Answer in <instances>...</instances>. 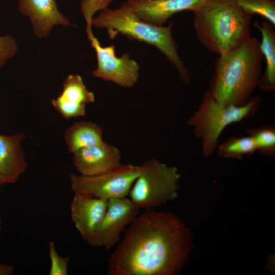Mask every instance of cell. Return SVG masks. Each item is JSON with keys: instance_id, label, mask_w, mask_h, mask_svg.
<instances>
[{"instance_id": "cell-25", "label": "cell", "mask_w": 275, "mask_h": 275, "mask_svg": "<svg viewBox=\"0 0 275 275\" xmlns=\"http://www.w3.org/2000/svg\"><path fill=\"white\" fill-rule=\"evenodd\" d=\"M2 220L0 218V232H1V230H2Z\"/></svg>"}, {"instance_id": "cell-11", "label": "cell", "mask_w": 275, "mask_h": 275, "mask_svg": "<svg viewBox=\"0 0 275 275\" xmlns=\"http://www.w3.org/2000/svg\"><path fill=\"white\" fill-rule=\"evenodd\" d=\"M70 204V216L82 238L91 240L105 213L108 201L89 195L74 193Z\"/></svg>"}, {"instance_id": "cell-9", "label": "cell", "mask_w": 275, "mask_h": 275, "mask_svg": "<svg viewBox=\"0 0 275 275\" xmlns=\"http://www.w3.org/2000/svg\"><path fill=\"white\" fill-rule=\"evenodd\" d=\"M139 209L127 197L108 200L104 216L88 244L106 249L115 246L122 233L138 215Z\"/></svg>"}, {"instance_id": "cell-3", "label": "cell", "mask_w": 275, "mask_h": 275, "mask_svg": "<svg viewBox=\"0 0 275 275\" xmlns=\"http://www.w3.org/2000/svg\"><path fill=\"white\" fill-rule=\"evenodd\" d=\"M194 14V28L199 41L218 56L237 47L251 36L252 16L234 0H208Z\"/></svg>"}, {"instance_id": "cell-1", "label": "cell", "mask_w": 275, "mask_h": 275, "mask_svg": "<svg viewBox=\"0 0 275 275\" xmlns=\"http://www.w3.org/2000/svg\"><path fill=\"white\" fill-rule=\"evenodd\" d=\"M190 235L170 212L146 209L138 215L107 260L109 275H175L186 262Z\"/></svg>"}, {"instance_id": "cell-22", "label": "cell", "mask_w": 275, "mask_h": 275, "mask_svg": "<svg viewBox=\"0 0 275 275\" xmlns=\"http://www.w3.org/2000/svg\"><path fill=\"white\" fill-rule=\"evenodd\" d=\"M17 49V44L11 35L0 36V68L15 56Z\"/></svg>"}, {"instance_id": "cell-6", "label": "cell", "mask_w": 275, "mask_h": 275, "mask_svg": "<svg viewBox=\"0 0 275 275\" xmlns=\"http://www.w3.org/2000/svg\"><path fill=\"white\" fill-rule=\"evenodd\" d=\"M107 5L106 0H82L81 2V11L87 23L86 31L91 45L95 50L97 60V67L93 75L123 87L131 88L138 80V64L127 53L117 57L114 45L102 46L92 31L93 15L98 10L106 8Z\"/></svg>"}, {"instance_id": "cell-21", "label": "cell", "mask_w": 275, "mask_h": 275, "mask_svg": "<svg viewBox=\"0 0 275 275\" xmlns=\"http://www.w3.org/2000/svg\"><path fill=\"white\" fill-rule=\"evenodd\" d=\"M49 257L50 260L49 275H67L69 257H62L57 252L54 243L48 242Z\"/></svg>"}, {"instance_id": "cell-23", "label": "cell", "mask_w": 275, "mask_h": 275, "mask_svg": "<svg viewBox=\"0 0 275 275\" xmlns=\"http://www.w3.org/2000/svg\"><path fill=\"white\" fill-rule=\"evenodd\" d=\"M14 267L10 264H0V275H11L14 273Z\"/></svg>"}, {"instance_id": "cell-8", "label": "cell", "mask_w": 275, "mask_h": 275, "mask_svg": "<svg viewBox=\"0 0 275 275\" xmlns=\"http://www.w3.org/2000/svg\"><path fill=\"white\" fill-rule=\"evenodd\" d=\"M140 169L139 166L128 164L95 176L71 174L69 176L71 188L74 193L87 194L107 201L127 197Z\"/></svg>"}, {"instance_id": "cell-15", "label": "cell", "mask_w": 275, "mask_h": 275, "mask_svg": "<svg viewBox=\"0 0 275 275\" xmlns=\"http://www.w3.org/2000/svg\"><path fill=\"white\" fill-rule=\"evenodd\" d=\"M24 138L22 132L10 135L0 134V174L4 184L16 183L26 169L21 147Z\"/></svg>"}, {"instance_id": "cell-5", "label": "cell", "mask_w": 275, "mask_h": 275, "mask_svg": "<svg viewBox=\"0 0 275 275\" xmlns=\"http://www.w3.org/2000/svg\"><path fill=\"white\" fill-rule=\"evenodd\" d=\"M258 97H251L243 105H225L217 102L208 90L204 93L199 108L187 120L194 133L202 141V154L205 157L216 150L219 138L229 125L252 117L260 105Z\"/></svg>"}, {"instance_id": "cell-18", "label": "cell", "mask_w": 275, "mask_h": 275, "mask_svg": "<svg viewBox=\"0 0 275 275\" xmlns=\"http://www.w3.org/2000/svg\"><path fill=\"white\" fill-rule=\"evenodd\" d=\"M255 151V144L249 135L230 137L217 147L218 155L229 158L240 159L245 156L252 155Z\"/></svg>"}, {"instance_id": "cell-17", "label": "cell", "mask_w": 275, "mask_h": 275, "mask_svg": "<svg viewBox=\"0 0 275 275\" xmlns=\"http://www.w3.org/2000/svg\"><path fill=\"white\" fill-rule=\"evenodd\" d=\"M102 130L98 125L89 121L75 122L64 133L69 152L73 154L82 148L103 142Z\"/></svg>"}, {"instance_id": "cell-2", "label": "cell", "mask_w": 275, "mask_h": 275, "mask_svg": "<svg viewBox=\"0 0 275 275\" xmlns=\"http://www.w3.org/2000/svg\"><path fill=\"white\" fill-rule=\"evenodd\" d=\"M260 41L251 36L237 47L218 56L208 90L225 105L244 104L258 87L263 57Z\"/></svg>"}, {"instance_id": "cell-13", "label": "cell", "mask_w": 275, "mask_h": 275, "mask_svg": "<svg viewBox=\"0 0 275 275\" xmlns=\"http://www.w3.org/2000/svg\"><path fill=\"white\" fill-rule=\"evenodd\" d=\"M95 95L77 74L68 75L63 84L62 91L51 103L57 112L65 119L83 117L86 105L94 102Z\"/></svg>"}, {"instance_id": "cell-19", "label": "cell", "mask_w": 275, "mask_h": 275, "mask_svg": "<svg viewBox=\"0 0 275 275\" xmlns=\"http://www.w3.org/2000/svg\"><path fill=\"white\" fill-rule=\"evenodd\" d=\"M245 13L252 16L257 15L275 26V0H234Z\"/></svg>"}, {"instance_id": "cell-20", "label": "cell", "mask_w": 275, "mask_h": 275, "mask_svg": "<svg viewBox=\"0 0 275 275\" xmlns=\"http://www.w3.org/2000/svg\"><path fill=\"white\" fill-rule=\"evenodd\" d=\"M248 133L254 141L256 151L269 156H273L274 155V126L265 125L257 128L249 129Z\"/></svg>"}, {"instance_id": "cell-4", "label": "cell", "mask_w": 275, "mask_h": 275, "mask_svg": "<svg viewBox=\"0 0 275 275\" xmlns=\"http://www.w3.org/2000/svg\"><path fill=\"white\" fill-rule=\"evenodd\" d=\"M92 24L96 28H106L111 39L121 34L129 39L154 45L174 66L182 81L190 82L189 72L178 54V46L172 35L173 23L163 26L146 22L124 3L116 9H103L98 16L92 18Z\"/></svg>"}, {"instance_id": "cell-16", "label": "cell", "mask_w": 275, "mask_h": 275, "mask_svg": "<svg viewBox=\"0 0 275 275\" xmlns=\"http://www.w3.org/2000/svg\"><path fill=\"white\" fill-rule=\"evenodd\" d=\"M255 27L261 35L260 48L264 57L266 68L261 75L258 87L264 91L272 92L275 89V31L267 21H256Z\"/></svg>"}, {"instance_id": "cell-10", "label": "cell", "mask_w": 275, "mask_h": 275, "mask_svg": "<svg viewBox=\"0 0 275 275\" xmlns=\"http://www.w3.org/2000/svg\"><path fill=\"white\" fill-rule=\"evenodd\" d=\"M72 154L73 165L82 176L99 175L122 164L119 149L104 141L80 149Z\"/></svg>"}, {"instance_id": "cell-24", "label": "cell", "mask_w": 275, "mask_h": 275, "mask_svg": "<svg viewBox=\"0 0 275 275\" xmlns=\"http://www.w3.org/2000/svg\"><path fill=\"white\" fill-rule=\"evenodd\" d=\"M4 183H3V179L1 177V175L0 174V186L2 185H3Z\"/></svg>"}, {"instance_id": "cell-7", "label": "cell", "mask_w": 275, "mask_h": 275, "mask_svg": "<svg viewBox=\"0 0 275 275\" xmlns=\"http://www.w3.org/2000/svg\"><path fill=\"white\" fill-rule=\"evenodd\" d=\"M180 177L176 167L155 159L147 160L140 166L129 198L139 209L162 205L177 197Z\"/></svg>"}, {"instance_id": "cell-12", "label": "cell", "mask_w": 275, "mask_h": 275, "mask_svg": "<svg viewBox=\"0 0 275 275\" xmlns=\"http://www.w3.org/2000/svg\"><path fill=\"white\" fill-rule=\"evenodd\" d=\"M208 0H127L125 3L143 20L163 25L178 12H197Z\"/></svg>"}, {"instance_id": "cell-14", "label": "cell", "mask_w": 275, "mask_h": 275, "mask_svg": "<svg viewBox=\"0 0 275 275\" xmlns=\"http://www.w3.org/2000/svg\"><path fill=\"white\" fill-rule=\"evenodd\" d=\"M18 5L19 12L29 18L38 38L47 37L55 25L71 24L59 11L56 0H19Z\"/></svg>"}]
</instances>
